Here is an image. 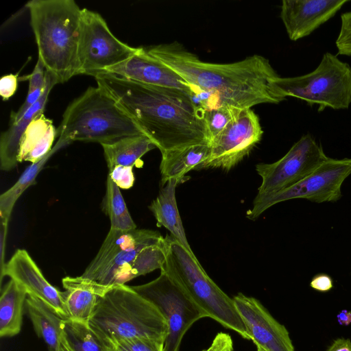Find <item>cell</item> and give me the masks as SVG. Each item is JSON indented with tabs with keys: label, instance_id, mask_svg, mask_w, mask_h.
<instances>
[{
	"label": "cell",
	"instance_id": "cell-1",
	"mask_svg": "<svg viewBox=\"0 0 351 351\" xmlns=\"http://www.w3.org/2000/svg\"><path fill=\"white\" fill-rule=\"evenodd\" d=\"M103 89L139 126L161 154L209 143L204 110L187 93L129 80L111 73L95 77Z\"/></svg>",
	"mask_w": 351,
	"mask_h": 351
},
{
	"label": "cell",
	"instance_id": "cell-2",
	"mask_svg": "<svg viewBox=\"0 0 351 351\" xmlns=\"http://www.w3.org/2000/svg\"><path fill=\"white\" fill-rule=\"evenodd\" d=\"M143 48L189 84L217 95L224 105L246 109L261 104H278L286 99L274 84L279 75L262 56L218 64L200 60L177 42Z\"/></svg>",
	"mask_w": 351,
	"mask_h": 351
},
{
	"label": "cell",
	"instance_id": "cell-3",
	"mask_svg": "<svg viewBox=\"0 0 351 351\" xmlns=\"http://www.w3.org/2000/svg\"><path fill=\"white\" fill-rule=\"evenodd\" d=\"M38 58L58 83L77 75L82 10L73 0L27 3Z\"/></svg>",
	"mask_w": 351,
	"mask_h": 351
},
{
	"label": "cell",
	"instance_id": "cell-4",
	"mask_svg": "<svg viewBox=\"0 0 351 351\" xmlns=\"http://www.w3.org/2000/svg\"><path fill=\"white\" fill-rule=\"evenodd\" d=\"M88 325L106 347L134 337L165 343L168 333L158 308L125 285L111 287L99 299Z\"/></svg>",
	"mask_w": 351,
	"mask_h": 351
},
{
	"label": "cell",
	"instance_id": "cell-5",
	"mask_svg": "<svg viewBox=\"0 0 351 351\" xmlns=\"http://www.w3.org/2000/svg\"><path fill=\"white\" fill-rule=\"evenodd\" d=\"M58 135L73 141L110 143L145 134L135 121L100 87H88L66 108Z\"/></svg>",
	"mask_w": 351,
	"mask_h": 351
},
{
	"label": "cell",
	"instance_id": "cell-6",
	"mask_svg": "<svg viewBox=\"0 0 351 351\" xmlns=\"http://www.w3.org/2000/svg\"><path fill=\"white\" fill-rule=\"evenodd\" d=\"M165 271L207 315L224 327L251 340L232 298L208 276L195 254L189 252L171 234L165 237Z\"/></svg>",
	"mask_w": 351,
	"mask_h": 351
},
{
	"label": "cell",
	"instance_id": "cell-7",
	"mask_svg": "<svg viewBox=\"0 0 351 351\" xmlns=\"http://www.w3.org/2000/svg\"><path fill=\"white\" fill-rule=\"evenodd\" d=\"M274 84L285 97L317 105L318 112L327 107L347 109L351 104V67L331 53L324 54L313 71L297 77L278 76Z\"/></svg>",
	"mask_w": 351,
	"mask_h": 351
},
{
	"label": "cell",
	"instance_id": "cell-8",
	"mask_svg": "<svg viewBox=\"0 0 351 351\" xmlns=\"http://www.w3.org/2000/svg\"><path fill=\"white\" fill-rule=\"evenodd\" d=\"M132 289L150 301L167 322L163 351H179L182 338L196 321L208 317L182 287L163 270L156 279Z\"/></svg>",
	"mask_w": 351,
	"mask_h": 351
},
{
	"label": "cell",
	"instance_id": "cell-9",
	"mask_svg": "<svg viewBox=\"0 0 351 351\" xmlns=\"http://www.w3.org/2000/svg\"><path fill=\"white\" fill-rule=\"evenodd\" d=\"M141 49L119 40L99 14L86 8L82 10L77 75L95 77L137 54Z\"/></svg>",
	"mask_w": 351,
	"mask_h": 351
},
{
	"label": "cell",
	"instance_id": "cell-10",
	"mask_svg": "<svg viewBox=\"0 0 351 351\" xmlns=\"http://www.w3.org/2000/svg\"><path fill=\"white\" fill-rule=\"evenodd\" d=\"M351 174V158H329L315 171L301 181L282 191L256 196L247 217L256 219L271 206L287 200L304 199L313 202H334L341 197V186Z\"/></svg>",
	"mask_w": 351,
	"mask_h": 351
},
{
	"label": "cell",
	"instance_id": "cell-11",
	"mask_svg": "<svg viewBox=\"0 0 351 351\" xmlns=\"http://www.w3.org/2000/svg\"><path fill=\"white\" fill-rule=\"evenodd\" d=\"M328 158L311 134L302 136L278 160L256 165V171L262 178L256 196L272 194L293 186Z\"/></svg>",
	"mask_w": 351,
	"mask_h": 351
},
{
	"label": "cell",
	"instance_id": "cell-12",
	"mask_svg": "<svg viewBox=\"0 0 351 351\" xmlns=\"http://www.w3.org/2000/svg\"><path fill=\"white\" fill-rule=\"evenodd\" d=\"M163 240L164 237L156 230L110 229L97 254L81 276L111 287L112 278L119 267L134 259L144 248Z\"/></svg>",
	"mask_w": 351,
	"mask_h": 351
},
{
	"label": "cell",
	"instance_id": "cell-13",
	"mask_svg": "<svg viewBox=\"0 0 351 351\" xmlns=\"http://www.w3.org/2000/svg\"><path fill=\"white\" fill-rule=\"evenodd\" d=\"M259 118L251 108L241 109L211 141L208 158L197 169L215 168L228 171L261 140Z\"/></svg>",
	"mask_w": 351,
	"mask_h": 351
},
{
	"label": "cell",
	"instance_id": "cell-14",
	"mask_svg": "<svg viewBox=\"0 0 351 351\" xmlns=\"http://www.w3.org/2000/svg\"><path fill=\"white\" fill-rule=\"evenodd\" d=\"M256 347L265 351H295L289 333L257 299L239 293L232 298Z\"/></svg>",
	"mask_w": 351,
	"mask_h": 351
},
{
	"label": "cell",
	"instance_id": "cell-15",
	"mask_svg": "<svg viewBox=\"0 0 351 351\" xmlns=\"http://www.w3.org/2000/svg\"><path fill=\"white\" fill-rule=\"evenodd\" d=\"M5 276L21 285L28 295L40 299L62 319H66L62 291L47 280L25 250H17L5 263L0 274L1 282Z\"/></svg>",
	"mask_w": 351,
	"mask_h": 351
},
{
	"label": "cell",
	"instance_id": "cell-16",
	"mask_svg": "<svg viewBox=\"0 0 351 351\" xmlns=\"http://www.w3.org/2000/svg\"><path fill=\"white\" fill-rule=\"evenodd\" d=\"M348 0H283L280 18L291 40L303 38L325 23Z\"/></svg>",
	"mask_w": 351,
	"mask_h": 351
},
{
	"label": "cell",
	"instance_id": "cell-17",
	"mask_svg": "<svg viewBox=\"0 0 351 351\" xmlns=\"http://www.w3.org/2000/svg\"><path fill=\"white\" fill-rule=\"evenodd\" d=\"M104 73L145 84L183 90L191 97L195 87L141 47V51Z\"/></svg>",
	"mask_w": 351,
	"mask_h": 351
},
{
	"label": "cell",
	"instance_id": "cell-18",
	"mask_svg": "<svg viewBox=\"0 0 351 351\" xmlns=\"http://www.w3.org/2000/svg\"><path fill=\"white\" fill-rule=\"evenodd\" d=\"M56 84H58L56 77L46 70L45 86L40 98L17 121L10 123L8 128L1 133L0 137L1 170L8 171L17 166L21 138L30 122L38 114L44 113L48 96Z\"/></svg>",
	"mask_w": 351,
	"mask_h": 351
},
{
	"label": "cell",
	"instance_id": "cell-19",
	"mask_svg": "<svg viewBox=\"0 0 351 351\" xmlns=\"http://www.w3.org/2000/svg\"><path fill=\"white\" fill-rule=\"evenodd\" d=\"M62 291L66 319L88 322L99 299L111 287L80 276H67L62 280Z\"/></svg>",
	"mask_w": 351,
	"mask_h": 351
},
{
	"label": "cell",
	"instance_id": "cell-20",
	"mask_svg": "<svg viewBox=\"0 0 351 351\" xmlns=\"http://www.w3.org/2000/svg\"><path fill=\"white\" fill-rule=\"evenodd\" d=\"M58 129L44 113L36 116L28 125L20 141L19 162L28 161L36 163L52 149Z\"/></svg>",
	"mask_w": 351,
	"mask_h": 351
},
{
	"label": "cell",
	"instance_id": "cell-21",
	"mask_svg": "<svg viewBox=\"0 0 351 351\" xmlns=\"http://www.w3.org/2000/svg\"><path fill=\"white\" fill-rule=\"evenodd\" d=\"M180 181L171 179L162 186L156 198L149 206L157 226H163L189 252L194 254L187 241L176 198V189Z\"/></svg>",
	"mask_w": 351,
	"mask_h": 351
},
{
	"label": "cell",
	"instance_id": "cell-22",
	"mask_svg": "<svg viewBox=\"0 0 351 351\" xmlns=\"http://www.w3.org/2000/svg\"><path fill=\"white\" fill-rule=\"evenodd\" d=\"M210 150V144L202 143L161 154L160 171L162 186L171 179L183 182L189 171L197 169L208 158Z\"/></svg>",
	"mask_w": 351,
	"mask_h": 351
},
{
	"label": "cell",
	"instance_id": "cell-23",
	"mask_svg": "<svg viewBox=\"0 0 351 351\" xmlns=\"http://www.w3.org/2000/svg\"><path fill=\"white\" fill-rule=\"evenodd\" d=\"M101 146L108 169L116 166L139 167L141 157L156 147L145 134L123 137Z\"/></svg>",
	"mask_w": 351,
	"mask_h": 351
},
{
	"label": "cell",
	"instance_id": "cell-24",
	"mask_svg": "<svg viewBox=\"0 0 351 351\" xmlns=\"http://www.w3.org/2000/svg\"><path fill=\"white\" fill-rule=\"evenodd\" d=\"M27 291L10 279L1 290L0 336L13 337L21 331Z\"/></svg>",
	"mask_w": 351,
	"mask_h": 351
},
{
	"label": "cell",
	"instance_id": "cell-25",
	"mask_svg": "<svg viewBox=\"0 0 351 351\" xmlns=\"http://www.w3.org/2000/svg\"><path fill=\"white\" fill-rule=\"evenodd\" d=\"M25 306L37 335L45 341L49 351H58L60 347L64 319L34 296L27 295Z\"/></svg>",
	"mask_w": 351,
	"mask_h": 351
},
{
	"label": "cell",
	"instance_id": "cell-26",
	"mask_svg": "<svg viewBox=\"0 0 351 351\" xmlns=\"http://www.w3.org/2000/svg\"><path fill=\"white\" fill-rule=\"evenodd\" d=\"M166 261L165 238L162 243L142 250L131 261L119 267L114 273L110 286L125 285V282L156 269H161Z\"/></svg>",
	"mask_w": 351,
	"mask_h": 351
},
{
	"label": "cell",
	"instance_id": "cell-27",
	"mask_svg": "<svg viewBox=\"0 0 351 351\" xmlns=\"http://www.w3.org/2000/svg\"><path fill=\"white\" fill-rule=\"evenodd\" d=\"M69 144H70L69 142L59 137L56 145L46 156L40 161L29 165L14 184L0 195L1 219L9 222L13 208L19 197L28 187L36 183L37 176L50 157Z\"/></svg>",
	"mask_w": 351,
	"mask_h": 351
},
{
	"label": "cell",
	"instance_id": "cell-28",
	"mask_svg": "<svg viewBox=\"0 0 351 351\" xmlns=\"http://www.w3.org/2000/svg\"><path fill=\"white\" fill-rule=\"evenodd\" d=\"M101 209L109 217L110 229L130 230L137 228L129 213L120 189L108 176Z\"/></svg>",
	"mask_w": 351,
	"mask_h": 351
},
{
	"label": "cell",
	"instance_id": "cell-29",
	"mask_svg": "<svg viewBox=\"0 0 351 351\" xmlns=\"http://www.w3.org/2000/svg\"><path fill=\"white\" fill-rule=\"evenodd\" d=\"M62 332L73 351H106L88 322L64 319Z\"/></svg>",
	"mask_w": 351,
	"mask_h": 351
},
{
	"label": "cell",
	"instance_id": "cell-30",
	"mask_svg": "<svg viewBox=\"0 0 351 351\" xmlns=\"http://www.w3.org/2000/svg\"><path fill=\"white\" fill-rule=\"evenodd\" d=\"M241 110L229 105H223L204 110V121L210 143Z\"/></svg>",
	"mask_w": 351,
	"mask_h": 351
},
{
	"label": "cell",
	"instance_id": "cell-31",
	"mask_svg": "<svg viewBox=\"0 0 351 351\" xmlns=\"http://www.w3.org/2000/svg\"><path fill=\"white\" fill-rule=\"evenodd\" d=\"M164 343L143 337H134L117 341L110 348L119 351H163Z\"/></svg>",
	"mask_w": 351,
	"mask_h": 351
},
{
	"label": "cell",
	"instance_id": "cell-32",
	"mask_svg": "<svg viewBox=\"0 0 351 351\" xmlns=\"http://www.w3.org/2000/svg\"><path fill=\"white\" fill-rule=\"evenodd\" d=\"M341 28L335 42L337 54L351 56V10L341 16Z\"/></svg>",
	"mask_w": 351,
	"mask_h": 351
},
{
	"label": "cell",
	"instance_id": "cell-33",
	"mask_svg": "<svg viewBox=\"0 0 351 351\" xmlns=\"http://www.w3.org/2000/svg\"><path fill=\"white\" fill-rule=\"evenodd\" d=\"M121 189H130L134 182L133 167L116 166L109 169L108 175Z\"/></svg>",
	"mask_w": 351,
	"mask_h": 351
},
{
	"label": "cell",
	"instance_id": "cell-34",
	"mask_svg": "<svg viewBox=\"0 0 351 351\" xmlns=\"http://www.w3.org/2000/svg\"><path fill=\"white\" fill-rule=\"evenodd\" d=\"M29 80L28 93H32L38 88H43L46 81V69L41 60L38 58L37 62L31 74L26 77Z\"/></svg>",
	"mask_w": 351,
	"mask_h": 351
},
{
	"label": "cell",
	"instance_id": "cell-35",
	"mask_svg": "<svg viewBox=\"0 0 351 351\" xmlns=\"http://www.w3.org/2000/svg\"><path fill=\"white\" fill-rule=\"evenodd\" d=\"M18 87L17 75L8 74L1 77L0 80V95L3 100L10 99L16 93Z\"/></svg>",
	"mask_w": 351,
	"mask_h": 351
},
{
	"label": "cell",
	"instance_id": "cell-36",
	"mask_svg": "<svg viewBox=\"0 0 351 351\" xmlns=\"http://www.w3.org/2000/svg\"><path fill=\"white\" fill-rule=\"evenodd\" d=\"M202 351H234L232 339L229 334L220 332L216 335L210 347Z\"/></svg>",
	"mask_w": 351,
	"mask_h": 351
},
{
	"label": "cell",
	"instance_id": "cell-37",
	"mask_svg": "<svg viewBox=\"0 0 351 351\" xmlns=\"http://www.w3.org/2000/svg\"><path fill=\"white\" fill-rule=\"evenodd\" d=\"M310 287L320 292H328L333 287V281L330 276L319 274L313 276Z\"/></svg>",
	"mask_w": 351,
	"mask_h": 351
},
{
	"label": "cell",
	"instance_id": "cell-38",
	"mask_svg": "<svg viewBox=\"0 0 351 351\" xmlns=\"http://www.w3.org/2000/svg\"><path fill=\"white\" fill-rule=\"evenodd\" d=\"M8 223L3 219L0 220V273L3 271L6 263L5 254Z\"/></svg>",
	"mask_w": 351,
	"mask_h": 351
},
{
	"label": "cell",
	"instance_id": "cell-39",
	"mask_svg": "<svg viewBox=\"0 0 351 351\" xmlns=\"http://www.w3.org/2000/svg\"><path fill=\"white\" fill-rule=\"evenodd\" d=\"M326 351H351V341L349 339L338 338L333 341Z\"/></svg>",
	"mask_w": 351,
	"mask_h": 351
},
{
	"label": "cell",
	"instance_id": "cell-40",
	"mask_svg": "<svg viewBox=\"0 0 351 351\" xmlns=\"http://www.w3.org/2000/svg\"><path fill=\"white\" fill-rule=\"evenodd\" d=\"M340 325L348 326L351 324V311L342 310L337 316Z\"/></svg>",
	"mask_w": 351,
	"mask_h": 351
},
{
	"label": "cell",
	"instance_id": "cell-41",
	"mask_svg": "<svg viewBox=\"0 0 351 351\" xmlns=\"http://www.w3.org/2000/svg\"><path fill=\"white\" fill-rule=\"evenodd\" d=\"M60 346L63 351H73L62 334V332L60 336Z\"/></svg>",
	"mask_w": 351,
	"mask_h": 351
},
{
	"label": "cell",
	"instance_id": "cell-42",
	"mask_svg": "<svg viewBox=\"0 0 351 351\" xmlns=\"http://www.w3.org/2000/svg\"><path fill=\"white\" fill-rule=\"evenodd\" d=\"M105 348H106V351H119L118 350L113 348L106 347V346H105Z\"/></svg>",
	"mask_w": 351,
	"mask_h": 351
},
{
	"label": "cell",
	"instance_id": "cell-43",
	"mask_svg": "<svg viewBox=\"0 0 351 351\" xmlns=\"http://www.w3.org/2000/svg\"><path fill=\"white\" fill-rule=\"evenodd\" d=\"M257 348V351H265L264 350L263 348H260V347H256Z\"/></svg>",
	"mask_w": 351,
	"mask_h": 351
},
{
	"label": "cell",
	"instance_id": "cell-44",
	"mask_svg": "<svg viewBox=\"0 0 351 351\" xmlns=\"http://www.w3.org/2000/svg\"><path fill=\"white\" fill-rule=\"evenodd\" d=\"M58 351H63V350H62V349L61 346H60V348L58 349Z\"/></svg>",
	"mask_w": 351,
	"mask_h": 351
}]
</instances>
